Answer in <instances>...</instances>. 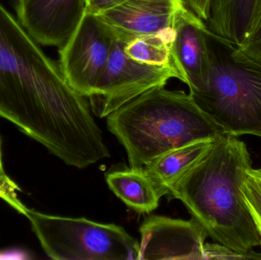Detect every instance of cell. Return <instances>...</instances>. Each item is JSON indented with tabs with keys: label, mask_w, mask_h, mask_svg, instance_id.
I'll use <instances>...</instances> for the list:
<instances>
[{
	"label": "cell",
	"mask_w": 261,
	"mask_h": 260,
	"mask_svg": "<svg viewBox=\"0 0 261 260\" xmlns=\"http://www.w3.org/2000/svg\"><path fill=\"white\" fill-rule=\"evenodd\" d=\"M0 117L68 166L110 157L87 99L0 3Z\"/></svg>",
	"instance_id": "obj_1"
},
{
	"label": "cell",
	"mask_w": 261,
	"mask_h": 260,
	"mask_svg": "<svg viewBox=\"0 0 261 260\" xmlns=\"http://www.w3.org/2000/svg\"><path fill=\"white\" fill-rule=\"evenodd\" d=\"M223 134L167 189L184 203L213 241L253 259H261V239L244 198L252 160L246 143Z\"/></svg>",
	"instance_id": "obj_2"
},
{
	"label": "cell",
	"mask_w": 261,
	"mask_h": 260,
	"mask_svg": "<svg viewBox=\"0 0 261 260\" xmlns=\"http://www.w3.org/2000/svg\"><path fill=\"white\" fill-rule=\"evenodd\" d=\"M107 118L109 131L125 148L133 168L144 167L172 150L224 134L190 93L164 86L143 93Z\"/></svg>",
	"instance_id": "obj_3"
},
{
	"label": "cell",
	"mask_w": 261,
	"mask_h": 260,
	"mask_svg": "<svg viewBox=\"0 0 261 260\" xmlns=\"http://www.w3.org/2000/svg\"><path fill=\"white\" fill-rule=\"evenodd\" d=\"M208 41L206 80L190 96L224 134L261 137V63L228 47L211 32Z\"/></svg>",
	"instance_id": "obj_4"
},
{
	"label": "cell",
	"mask_w": 261,
	"mask_h": 260,
	"mask_svg": "<svg viewBox=\"0 0 261 260\" xmlns=\"http://www.w3.org/2000/svg\"><path fill=\"white\" fill-rule=\"evenodd\" d=\"M43 250L55 260H138L139 243L125 229L84 218L24 214Z\"/></svg>",
	"instance_id": "obj_5"
},
{
	"label": "cell",
	"mask_w": 261,
	"mask_h": 260,
	"mask_svg": "<svg viewBox=\"0 0 261 260\" xmlns=\"http://www.w3.org/2000/svg\"><path fill=\"white\" fill-rule=\"evenodd\" d=\"M125 42L115 38L108 61L99 76L90 109L103 119L143 93L165 86L177 74L167 67H153L130 59L124 51Z\"/></svg>",
	"instance_id": "obj_6"
},
{
	"label": "cell",
	"mask_w": 261,
	"mask_h": 260,
	"mask_svg": "<svg viewBox=\"0 0 261 260\" xmlns=\"http://www.w3.org/2000/svg\"><path fill=\"white\" fill-rule=\"evenodd\" d=\"M114 41L97 15L86 9L73 35L59 48L58 64L63 74L70 86L87 101L94 93Z\"/></svg>",
	"instance_id": "obj_7"
},
{
	"label": "cell",
	"mask_w": 261,
	"mask_h": 260,
	"mask_svg": "<svg viewBox=\"0 0 261 260\" xmlns=\"http://www.w3.org/2000/svg\"><path fill=\"white\" fill-rule=\"evenodd\" d=\"M138 260H204L208 234L192 218L189 221L152 215L140 227Z\"/></svg>",
	"instance_id": "obj_8"
},
{
	"label": "cell",
	"mask_w": 261,
	"mask_h": 260,
	"mask_svg": "<svg viewBox=\"0 0 261 260\" xmlns=\"http://www.w3.org/2000/svg\"><path fill=\"white\" fill-rule=\"evenodd\" d=\"M17 18L38 43L58 48L73 35L86 12L85 0H15Z\"/></svg>",
	"instance_id": "obj_9"
},
{
	"label": "cell",
	"mask_w": 261,
	"mask_h": 260,
	"mask_svg": "<svg viewBox=\"0 0 261 260\" xmlns=\"http://www.w3.org/2000/svg\"><path fill=\"white\" fill-rule=\"evenodd\" d=\"M185 7L184 0H124L95 15L115 38L126 43L173 27L178 14Z\"/></svg>",
	"instance_id": "obj_10"
},
{
	"label": "cell",
	"mask_w": 261,
	"mask_h": 260,
	"mask_svg": "<svg viewBox=\"0 0 261 260\" xmlns=\"http://www.w3.org/2000/svg\"><path fill=\"white\" fill-rule=\"evenodd\" d=\"M174 53L187 79L190 92L199 90L206 80L210 66V46L206 23L187 7L174 23Z\"/></svg>",
	"instance_id": "obj_11"
},
{
	"label": "cell",
	"mask_w": 261,
	"mask_h": 260,
	"mask_svg": "<svg viewBox=\"0 0 261 260\" xmlns=\"http://www.w3.org/2000/svg\"><path fill=\"white\" fill-rule=\"evenodd\" d=\"M110 190L128 207L138 213L158 209L164 193L144 167L114 169L106 174Z\"/></svg>",
	"instance_id": "obj_12"
},
{
	"label": "cell",
	"mask_w": 261,
	"mask_h": 260,
	"mask_svg": "<svg viewBox=\"0 0 261 260\" xmlns=\"http://www.w3.org/2000/svg\"><path fill=\"white\" fill-rule=\"evenodd\" d=\"M258 0H210L208 30L230 47H237L248 29Z\"/></svg>",
	"instance_id": "obj_13"
},
{
	"label": "cell",
	"mask_w": 261,
	"mask_h": 260,
	"mask_svg": "<svg viewBox=\"0 0 261 260\" xmlns=\"http://www.w3.org/2000/svg\"><path fill=\"white\" fill-rule=\"evenodd\" d=\"M176 31L167 27L156 33L137 37L125 43L124 51L130 59L153 67H167L186 84L187 79L174 53Z\"/></svg>",
	"instance_id": "obj_14"
},
{
	"label": "cell",
	"mask_w": 261,
	"mask_h": 260,
	"mask_svg": "<svg viewBox=\"0 0 261 260\" xmlns=\"http://www.w3.org/2000/svg\"><path fill=\"white\" fill-rule=\"evenodd\" d=\"M214 140L195 142L164 153L146 164L144 169L167 195L169 186L195 164Z\"/></svg>",
	"instance_id": "obj_15"
},
{
	"label": "cell",
	"mask_w": 261,
	"mask_h": 260,
	"mask_svg": "<svg viewBox=\"0 0 261 260\" xmlns=\"http://www.w3.org/2000/svg\"><path fill=\"white\" fill-rule=\"evenodd\" d=\"M242 191L247 207L261 239V167H251L247 171Z\"/></svg>",
	"instance_id": "obj_16"
},
{
	"label": "cell",
	"mask_w": 261,
	"mask_h": 260,
	"mask_svg": "<svg viewBox=\"0 0 261 260\" xmlns=\"http://www.w3.org/2000/svg\"><path fill=\"white\" fill-rule=\"evenodd\" d=\"M236 48L248 57L261 63V0L257 1L243 39Z\"/></svg>",
	"instance_id": "obj_17"
},
{
	"label": "cell",
	"mask_w": 261,
	"mask_h": 260,
	"mask_svg": "<svg viewBox=\"0 0 261 260\" xmlns=\"http://www.w3.org/2000/svg\"><path fill=\"white\" fill-rule=\"evenodd\" d=\"M19 186L7 175L3 166L2 155V143L0 138V198L15 209L18 213L24 215L27 207L20 201L18 192Z\"/></svg>",
	"instance_id": "obj_18"
},
{
	"label": "cell",
	"mask_w": 261,
	"mask_h": 260,
	"mask_svg": "<svg viewBox=\"0 0 261 260\" xmlns=\"http://www.w3.org/2000/svg\"><path fill=\"white\" fill-rule=\"evenodd\" d=\"M204 259H253L251 256L244 255L219 244H204Z\"/></svg>",
	"instance_id": "obj_19"
},
{
	"label": "cell",
	"mask_w": 261,
	"mask_h": 260,
	"mask_svg": "<svg viewBox=\"0 0 261 260\" xmlns=\"http://www.w3.org/2000/svg\"><path fill=\"white\" fill-rule=\"evenodd\" d=\"M186 6L206 22L210 15V0H184Z\"/></svg>",
	"instance_id": "obj_20"
},
{
	"label": "cell",
	"mask_w": 261,
	"mask_h": 260,
	"mask_svg": "<svg viewBox=\"0 0 261 260\" xmlns=\"http://www.w3.org/2000/svg\"><path fill=\"white\" fill-rule=\"evenodd\" d=\"M124 0H85L86 9L92 13L96 14Z\"/></svg>",
	"instance_id": "obj_21"
},
{
	"label": "cell",
	"mask_w": 261,
	"mask_h": 260,
	"mask_svg": "<svg viewBox=\"0 0 261 260\" xmlns=\"http://www.w3.org/2000/svg\"><path fill=\"white\" fill-rule=\"evenodd\" d=\"M29 259V255L19 250H10L0 251V259Z\"/></svg>",
	"instance_id": "obj_22"
}]
</instances>
